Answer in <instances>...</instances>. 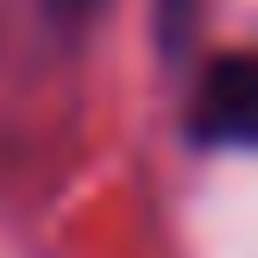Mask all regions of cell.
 <instances>
[{"label": "cell", "instance_id": "1", "mask_svg": "<svg viewBox=\"0 0 258 258\" xmlns=\"http://www.w3.org/2000/svg\"><path fill=\"white\" fill-rule=\"evenodd\" d=\"M189 133L196 145H233V151L258 139V63L246 50H227L208 63L196 107H189Z\"/></svg>", "mask_w": 258, "mask_h": 258}, {"label": "cell", "instance_id": "2", "mask_svg": "<svg viewBox=\"0 0 258 258\" xmlns=\"http://www.w3.org/2000/svg\"><path fill=\"white\" fill-rule=\"evenodd\" d=\"M196 7H202V0H158V38H164V50H183L189 44Z\"/></svg>", "mask_w": 258, "mask_h": 258}, {"label": "cell", "instance_id": "3", "mask_svg": "<svg viewBox=\"0 0 258 258\" xmlns=\"http://www.w3.org/2000/svg\"><path fill=\"white\" fill-rule=\"evenodd\" d=\"M50 7H57V13H88L95 0H50Z\"/></svg>", "mask_w": 258, "mask_h": 258}]
</instances>
